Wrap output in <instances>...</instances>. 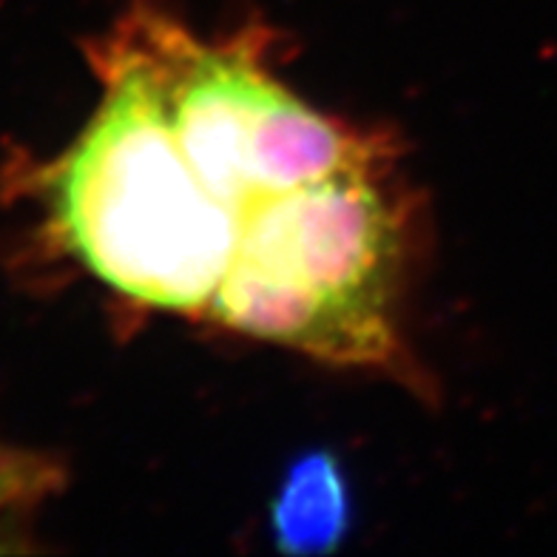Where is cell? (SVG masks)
Segmentation results:
<instances>
[{
	"label": "cell",
	"mask_w": 557,
	"mask_h": 557,
	"mask_svg": "<svg viewBox=\"0 0 557 557\" xmlns=\"http://www.w3.org/2000/svg\"><path fill=\"white\" fill-rule=\"evenodd\" d=\"M52 484V470L37 463L32 455L0 449V523L17 509H26L32 500Z\"/></svg>",
	"instance_id": "277c9868"
},
{
	"label": "cell",
	"mask_w": 557,
	"mask_h": 557,
	"mask_svg": "<svg viewBox=\"0 0 557 557\" xmlns=\"http://www.w3.org/2000/svg\"><path fill=\"white\" fill-rule=\"evenodd\" d=\"M350 532V486L331 453L301 455L271 504V535L282 552H333Z\"/></svg>",
	"instance_id": "3957f363"
},
{
	"label": "cell",
	"mask_w": 557,
	"mask_h": 557,
	"mask_svg": "<svg viewBox=\"0 0 557 557\" xmlns=\"http://www.w3.org/2000/svg\"><path fill=\"white\" fill-rule=\"evenodd\" d=\"M396 151L301 185L245 227L206 322L338 367L404 373L416 202Z\"/></svg>",
	"instance_id": "7a4b0ae2"
},
{
	"label": "cell",
	"mask_w": 557,
	"mask_h": 557,
	"mask_svg": "<svg viewBox=\"0 0 557 557\" xmlns=\"http://www.w3.org/2000/svg\"><path fill=\"white\" fill-rule=\"evenodd\" d=\"M88 60L95 114L32 174L49 239L134 308L206 322L243 234L194 180L132 46L109 29Z\"/></svg>",
	"instance_id": "6da1fadb"
}]
</instances>
